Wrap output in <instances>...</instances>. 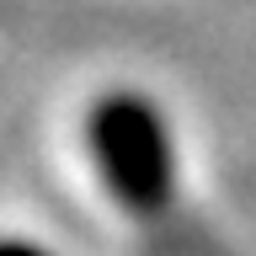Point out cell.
Masks as SVG:
<instances>
[{
    "label": "cell",
    "instance_id": "6da1fadb",
    "mask_svg": "<svg viewBox=\"0 0 256 256\" xmlns=\"http://www.w3.org/2000/svg\"><path fill=\"white\" fill-rule=\"evenodd\" d=\"M96 144H102V160H107L112 187L123 192L128 203H155L171 187V171H166V134L139 102H118V107L102 112L96 123Z\"/></svg>",
    "mask_w": 256,
    "mask_h": 256
},
{
    "label": "cell",
    "instance_id": "7a4b0ae2",
    "mask_svg": "<svg viewBox=\"0 0 256 256\" xmlns=\"http://www.w3.org/2000/svg\"><path fill=\"white\" fill-rule=\"evenodd\" d=\"M0 256H32V251H0Z\"/></svg>",
    "mask_w": 256,
    "mask_h": 256
}]
</instances>
